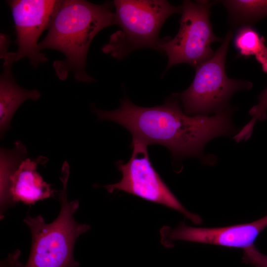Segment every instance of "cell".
Segmentation results:
<instances>
[{"label": "cell", "mask_w": 267, "mask_h": 267, "mask_svg": "<svg viewBox=\"0 0 267 267\" xmlns=\"http://www.w3.org/2000/svg\"><path fill=\"white\" fill-rule=\"evenodd\" d=\"M179 100L178 94H174L162 105L143 107L125 96L116 110L104 111L95 107L93 110L99 120L122 125L133 139L147 145L166 147L177 159L190 156L204 159V147L208 141L235 132L232 109L211 116H189L181 109Z\"/></svg>", "instance_id": "1"}, {"label": "cell", "mask_w": 267, "mask_h": 267, "mask_svg": "<svg viewBox=\"0 0 267 267\" xmlns=\"http://www.w3.org/2000/svg\"><path fill=\"white\" fill-rule=\"evenodd\" d=\"M112 4L106 2L96 4L83 0H61L46 36L38 44L40 51L52 49L64 54L65 59L53 63L55 73L60 80H65L69 73L72 72L78 81H94L86 72L87 54L94 37L104 28L115 25Z\"/></svg>", "instance_id": "2"}, {"label": "cell", "mask_w": 267, "mask_h": 267, "mask_svg": "<svg viewBox=\"0 0 267 267\" xmlns=\"http://www.w3.org/2000/svg\"><path fill=\"white\" fill-rule=\"evenodd\" d=\"M60 178L63 184L59 194L61 209L57 217L46 223L43 217L27 216L24 222L32 234V247L25 265L18 260L19 252L10 255L2 267H77L79 264L74 258L73 249L78 237L88 231L90 226L78 223L74 214L79 208L78 200L68 202L66 188L69 175L67 162L63 163Z\"/></svg>", "instance_id": "3"}, {"label": "cell", "mask_w": 267, "mask_h": 267, "mask_svg": "<svg viewBox=\"0 0 267 267\" xmlns=\"http://www.w3.org/2000/svg\"><path fill=\"white\" fill-rule=\"evenodd\" d=\"M113 3L115 25L120 30L110 36L102 50L118 60L139 48L159 51L162 25L170 16L181 11V6L164 0H116Z\"/></svg>", "instance_id": "4"}, {"label": "cell", "mask_w": 267, "mask_h": 267, "mask_svg": "<svg viewBox=\"0 0 267 267\" xmlns=\"http://www.w3.org/2000/svg\"><path fill=\"white\" fill-rule=\"evenodd\" d=\"M233 35L232 29H229L213 56L196 68L195 77L189 88L178 94L186 114H218L227 109L234 93L252 88L250 82L229 78L226 75L225 58Z\"/></svg>", "instance_id": "5"}, {"label": "cell", "mask_w": 267, "mask_h": 267, "mask_svg": "<svg viewBox=\"0 0 267 267\" xmlns=\"http://www.w3.org/2000/svg\"><path fill=\"white\" fill-rule=\"evenodd\" d=\"M215 3L205 0L183 1L177 34L173 38H164L159 47V51L168 58L166 70L183 63L196 68L213 56L211 44L223 40L214 34L210 20V8Z\"/></svg>", "instance_id": "6"}, {"label": "cell", "mask_w": 267, "mask_h": 267, "mask_svg": "<svg viewBox=\"0 0 267 267\" xmlns=\"http://www.w3.org/2000/svg\"><path fill=\"white\" fill-rule=\"evenodd\" d=\"M131 146L133 151L128 162L119 160L116 163L122 179L103 186L108 192L123 191L177 211L195 224L201 223V218L186 210L156 172L150 161L147 145L133 138Z\"/></svg>", "instance_id": "7"}, {"label": "cell", "mask_w": 267, "mask_h": 267, "mask_svg": "<svg viewBox=\"0 0 267 267\" xmlns=\"http://www.w3.org/2000/svg\"><path fill=\"white\" fill-rule=\"evenodd\" d=\"M61 0H11L7 1L11 9L16 36L17 50L8 52L3 62L13 64L28 58L36 67L47 61L38 49V40L42 33L49 27Z\"/></svg>", "instance_id": "8"}, {"label": "cell", "mask_w": 267, "mask_h": 267, "mask_svg": "<svg viewBox=\"0 0 267 267\" xmlns=\"http://www.w3.org/2000/svg\"><path fill=\"white\" fill-rule=\"evenodd\" d=\"M267 227V215L252 222L223 227H195L182 222L173 229L164 226L160 232L161 242L168 247L175 241L182 240L244 249L253 245Z\"/></svg>", "instance_id": "9"}, {"label": "cell", "mask_w": 267, "mask_h": 267, "mask_svg": "<svg viewBox=\"0 0 267 267\" xmlns=\"http://www.w3.org/2000/svg\"><path fill=\"white\" fill-rule=\"evenodd\" d=\"M37 162L26 159L12 172L8 185L11 202L31 205L54 196L55 191L37 171Z\"/></svg>", "instance_id": "10"}, {"label": "cell", "mask_w": 267, "mask_h": 267, "mask_svg": "<svg viewBox=\"0 0 267 267\" xmlns=\"http://www.w3.org/2000/svg\"><path fill=\"white\" fill-rule=\"evenodd\" d=\"M12 64L3 62L0 77V129L1 136L10 128L13 114L27 99L38 100L41 96L36 89L26 90L19 86L11 72Z\"/></svg>", "instance_id": "11"}, {"label": "cell", "mask_w": 267, "mask_h": 267, "mask_svg": "<svg viewBox=\"0 0 267 267\" xmlns=\"http://www.w3.org/2000/svg\"><path fill=\"white\" fill-rule=\"evenodd\" d=\"M229 22L233 27L251 26L267 17V0H223Z\"/></svg>", "instance_id": "12"}, {"label": "cell", "mask_w": 267, "mask_h": 267, "mask_svg": "<svg viewBox=\"0 0 267 267\" xmlns=\"http://www.w3.org/2000/svg\"><path fill=\"white\" fill-rule=\"evenodd\" d=\"M234 44L241 56H255L263 71L267 73V45L264 38L260 36L252 26L238 28L234 36Z\"/></svg>", "instance_id": "13"}, {"label": "cell", "mask_w": 267, "mask_h": 267, "mask_svg": "<svg viewBox=\"0 0 267 267\" xmlns=\"http://www.w3.org/2000/svg\"><path fill=\"white\" fill-rule=\"evenodd\" d=\"M15 148L8 151L0 150V205L1 210L6 208L11 202L9 192V180L12 172L20 163L21 159L24 158L26 150L23 145L19 141L15 144Z\"/></svg>", "instance_id": "14"}, {"label": "cell", "mask_w": 267, "mask_h": 267, "mask_svg": "<svg viewBox=\"0 0 267 267\" xmlns=\"http://www.w3.org/2000/svg\"><path fill=\"white\" fill-rule=\"evenodd\" d=\"M267 88L264 89L258 96V103L253 106L249 110L252 116L250 121L239 131L240 136L249 138L251 136L255 124L257 121H263L267 118Z\"/></svg>", "instance_id": "15"}, {"label": "cell", "mask_w": 267, "mask_h": 267, "mask_svg": "<svg viewBox=\"0 0 267 267\" xmlns=\"http://www.w3.org/2000/svg\"><path fill=\"white\" fill-rule=\"evenodd\" d=\"M242 260L254 267H267V255L260 252L254 245L244 249Z\"/></svg>", "instance_id": "16"}, {"label": "cell", "mask_w": 267, "mask_h": 267, "mask_svg": "<svg viewBox=\"0 0 267 267\" xmlns=\"http://www.w3.org/2000/svg\"><path fill=\"white\" fill-rule=\"evenodd\" d=\"M9 36L4 33L0 34V57L2 58L8 52V49L10 44Z\"/></svg>", "instance_id": "17"}]
</instances>
